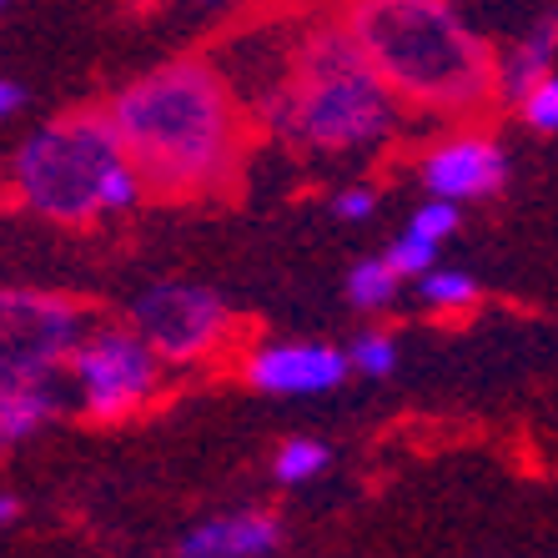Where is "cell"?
<instances>
[{
	"mask_svg": "<svg viewBox=\"0 0 558 558\" xmlns=\"http://www.w3.org/2000/svg\"><path fill=\"white\" fill-rule=\"evenodd\" d=\"M398 106L403 101L373 71L363 46L342 26V15L327 11L298 36L292 81L257 117L262 126L277 131L298 151L352 156L388 142L392 126H398Z\"/></svg>",
	"mask_w": 558,
	"mask_h": 558,
	"instance_id": "obj_3",
	"label": "cell"
},
{
	"mask_svg": "<svg viewBox=\"0 0 558 558\" xmlns=\"http://www.w3.org/2000/svg\"><path fill=\"white\" fill-rule=\"evenodd\" d=\"M519 111H523V121H529L533 131L554 136V131H558V71H548V76L538 81L529 96H523Z\"/></svg>",
	"mask_w": 558,
	"mask_h": 558,
	"instance_id": "obj_18",
	"label": "cell"
},
{
	"mask_svg": "<svg viewBox=\"0 0 558 558\" xmlns=\"http://www.w3.org/2000/svg\"><path fill=\"white\" fill-rule=\"evenodd\" d=\"M71 383H76L81 413L96 423H121L142 413L161 392V352L136 327H92L71 352Z\"/></svg>",
	"mask_w": 558,
	"mask_h": 558,
	"instance_id": "obj_5",
	"label": "cell"
},
{
	"mask_svg": "<svg viewBox=\"0 0 558 558\" xmlns=\"http://www.w3.org/2000/svg\"><path fill=\"white\" fill-rule=\"evenodd\" d=\"M0 5H5V0H0Z\"/></svg>",
	"mask_w": 558,
	"mask_h": 558,
	"instance_id": "obj_23",
	"label": "cell"
},
{
	"mask_svg": "<svg viewBox=\"0 0 558 558\" xmlns=\"http://www.w3.org/2000/svg\"><path fill=\"white\" fill-rule=\"evenodd\" d=\"M61 408H65V392L56 377H36V383H11V388H0V448H5V442L36 438Z\"/></svg>",
	"mask_w": 558,
	"mask_h": 558,
	"instance_id": "obj_12",
	"label": "cell"
},
{
	"mask_svg": "<svg viewBox=\"0 0 558 558\" xmlns=\"http://www.w3.org/2000/svg\"><path fill=\"white\" fill-rule=\"evenodd\" d=\"M388 262L403 277H423V272H433V267H438V247H433V242H423V236H413V232H403L388 247Z\"/></svg>",
	"mask_w": 558,
	"mask_h": 558,
	"instance_id": "obj_19",
	"label": "cell"
},
{
	"mask_svg": "<svg viewBox=\"0 0 558 558\" xmlns=\"http://www.w3.org/2000/svg\"><path fill=\"white\" fill-rule=\"evenodd\" d=\"M423 186L442 202H483V196L504 192L508 182V156L488 131H458L448 142L423 151Z\"/></svg>",
	"mask_w": 558,
	"mask_h": 558,
	"instance_id": "obj_8",
	"label": "cell"
},
{
	"mask_svg": "<svg viewBox=\"0 0 558 558\" xmlns=\"http://www.w3.org/2000/svg\"><path fill=\"white\" fill-rule=\"evenodd\" d=\"M111 121L156 202L227 196L247 151L242 96L211 56H177L111 96Z\"/></svg>",
	"mask_w": 558,
	"mask_h": 558,
	"instance_id": "obj_1",
	"label": "cell"
},
{
	"mask_svg": "<svg viewBox=\"0 0 558 558\" xmlns=\"http://www.w3.org/2000/svg\"><path fill=\"white\" fill-rule=\"evenodd\" d=\"M348 363L367 377H388L392 367H398V342H392L388 332H363V338L352 342Z\"/></svg>",
	"mask_w": 558,
	"mask_h": 558,
	"instance_id": "obj_16",
	"label": "cell"
},
{
	"mask_svg": "<svg viewBox=\"0 0 558 558\" xmlns=\"http://www.w3.org/2000/svg\"><path fill=\"white\" fill-rule=\"evenodd\" d=\"M126 323L161 352V363H211L232 342V307L196 282H156L131 298Z\"/></svg>",
	"mask_w": 558,
	"mask_h": 558,
	"instance_id": "obj_7",
	"label": "cell"
},
{
	"mask_svg": "<svg viewBox=\"0 0 558 558\" xmlns=\"http://www.w3.org/2000/svg\"><path fill=\"white\" fill-rule=\"evenodd\" d=\"M323 468H327V442L292 438V442H282V448H277L272 473H277V483H307V478H317Z\"/></svg>",
	"mask_w": 558,
	"mask_h": 558,
	"instance_id": "obj_15",
	"label": "cell"
},
{
	"mask_svg": "<svg viewBox=\"0 0 558 558\" xmlns=\"http://www.w3.org/2000/svg\"><path fill=\"white\" fill-rule=\"evenodd\" d=\"M453 227H458V202H442V196H428V202L413 211V221H408V232L423 236V242H433V247L448 242Z\"/></svg>",
	"mask_w": 558,
	"mask_h": 558,
	"instance_id": "obj_17",
	"label": "cell"
},
{
	"mask_svg": "<svg viewBox=\"0 0 558 558\" xmlns=\"http://www.w3.org/2000/svg\"><path fill=\"white\" fill-rule=\"evenodd\" d=\"M15 192L31 211L51 221H92L131 211L146 196L142 171L131 167L126 142L106 106H81L46 121L15 151Z\"/></svg>",
	"mask_w": 558,
	"mask_h": 558,
	"instance_id": "obj_4",
	"label": "cell"
},
{
	"mask_svg": "<svg viewBox=\"0 0 558 558\" xmlns=\"http://www.w3.org/2000/svg\"><path fill=\"white\" fill-rule=\"evenodd\" d=\"M398 282H403V272H398L388 257H363L348 272V302L352 307H367V312L388 307V302L398 298Z\"/></svg>",
	"mask_w": 558,
	"mask_h": 558,
	"instance_id": "obj_13",
	"label": "cell"
},
{
	"mask_svg": "<svg viewBox=\"0 0 558 558\" xmlns=\"http://www.w3.org/2000/svg\"><path fill=\"white\" fill-rule=\"evenodd\" d=\"M348 373V352L327 342H267L242 363V377L262 392H327Z\"/></svg>",
	"mask_w": 558,
	"mask_h": 558,
	"instance_id": "obj_9",
	"label": "cell"
},
{
	"mask_svg": "<svg viewBox=\"0 0 558 558\" xmlns=\"http://www.w3.org/2000/svg\"><path fill=\"white\" fill-rule=\"evenodd\" d=\"M338 15L413 111L473 121L498 101V56L458 0H342Z\"/></svg>",
	"mask_w": 558,
	"mask_h": 558,
	"instance_id": "obj_2",
	"label": "cell"
},
{
	"mask_svg": "<svg viewBox=\"0 0 558 558\" xmlns=\"http://www.w3.org/2000/svg\"><path fill=\"white\" fill-rule=\"evenodd\" d=\"M15 106H21V86H15V81H0V121L11 117Z\"/></svg>",
	"mask_w": 558,
	"mask_h": 558,
	"instance_id": "obj_21",
	"label": "cell"
},
{
	"mask_svg": "<svg viewBox=\"0 0 558 558\" xmlns=\"http://www.w3.org/2000/svg\"><path fill=\"white\" fill-rule=\"evenodd\" d=\"M373 207H377V196L367 192V186H348V192H338V202H332V211H338L342 221H363V217H373Z\"/></svg>",
	"mask_w": 558,
	"mask_h": 558,
	"instance_id": "obj_20",
	"label": "cell"
},
{
	"mask_svg": "<svg viewBox=\"0 0 558 558\" xmlns=\"http://www.w3.org/2000/svg\"><path fill=\"white\" fill-rule=\"evenodd\" d=\"M15 519V498H5V494H0V529H5V523H11Z\"/></svg>",
	"mask_w": 558,
	"mask_h": 558,
	"instance_id": "obj_22",
	"label": "cell"
},
{
	"mask_svg": "<svg viewBox=\"0 0 558 558\" xmlns=\"http://www.w3.org/2000/svg\"><path fill=\"white\" fill-rule=\"evenodd\" d=\"M554 51H558V15H538L523 36L508 40V51L498 56V101L519 106L538 81L554 71Z\"/></svg>",
	"mask_w": 558,
	"mask_h": 558,
	"instance_id": "obj_11",
	"label": "cell"
},
{
	"mask_svg": "<svg viewBox=\"0 0 558 558\" xmlns=\"http://www.w3.org/2000/svg\"><path fill=\"white\" fill-rule=\"evenodd\" d=\"M272 548H282V519L267 508L221 513L182 538V558H267Z\"/></svg>",
	"mask_w": 558,
	"mask_h": 558,
	"instance_id": "obj_10",
	"label": "cell"
},
{
	"mask_svg": "<svg viewBox=\"0 0 558 558\" xmlns=\"http://www.w3.org/2000/svg\"><path fill=\"white\" fill-rule=\"evenodd\" d=\"M417 298L433 312H468L478 302V282L468 272H453V267H433V272L417 277Z\"/></svg>",
	"mask_w": 558,
	"mask_h": 558,
	"instance_id": "obj_14",
	"label": "cell"
},
{
	"mask_svg": "<svg viewBox=\"0 0 558 558\" xmlns=\"http://www.w3.org/2000/svg\"><path fill=\"white\" fill-rule=\"evenodd\" d=\"M92 327L86 307L51 292H0V388L56 377Z\"/></svg>",
	"mask_w": 558,
	"mask_h": 558,
	"instance_id": "obj_6",
	"label": "cell"
}]
</instances>
